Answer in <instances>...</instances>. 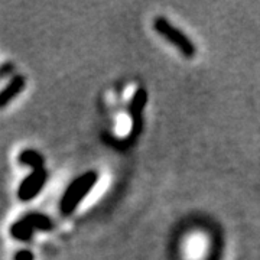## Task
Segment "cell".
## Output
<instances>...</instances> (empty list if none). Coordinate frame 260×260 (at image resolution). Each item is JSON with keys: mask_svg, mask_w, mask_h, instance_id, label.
Here are the masks:
<instances>
[{"mask_svg": "<svg viewBox=\"0 0 260 260\" xmlns=\"http://www.w3.org/2000/svg\"><path fill=\"white\" fill-rule=\"evenodd\" d=\"M97 179H99V175L95 171H88L78 178H75L61 197V201H59L61 214L70 215V214L74 213L77 207L83 203L85 195L90 194V191L94 188Z\"/></svg>", "mask_w": 260, "mask_h": 260, "instance_id": "cell-1", "label": "cell"}, {"mask_svg": "<svg viewBox=\"0 0 260 260\" xmlns=\"http://www.w3.org/2000/svg\"><path fill=\"white\" fill-rule=\"evenodd\" d=\"M153 29L158 32L164 39H167L168 42H171L178 51H181L182 54L188 58L195 55V45L194 42L186 37L185 34L174 26L168 19L165 18H155L153 19Z\"/></svg>", "mask_w": 260, "mask_h": 260, "instance_id": "cell-2", "label": "cell"}, {"mask_svg": "<svg viewBox=\"0 0 260 260\" xmlns=\"http://www.w3.org/2000/svg\"><path fill=\"white\" fill-rule=\"evenodd\" d=\"M48 179V172L42 168V169H37L32 171V174H29L28 177L25 178L18 189V197L20 201H30L37 197L42 188L45 185Z\"/></svg>", "mask_w": 260, "mask_h": 260, "instance_id": "cell-3", "label": "cell"}, {"mask_svg": "<svg viewBox=\"0 0 260 260\" xmlns=\"http://www.w3.org/2000/svg\"><path fill=\"white\" fill-rule=\"evenodd\" d=\"M25 77L22 75H16L10 80V83L0 91V109L6 107L13 99H16L19 94L23 91L25 88Z\"/></svg>", "mask_w": 260, "mask_h": 260, "instance_id": "cell-4", "label": "cell"}, {"mask_svg": "<svg viewBox=\"0 0 260 260\" xmlns=\"http://www.w3.org/2000/svg\"><path fill=\"white\" fill-rule=\"evenodd\" d=\"M19 164L25 167L32 168V171L42 169L44 168V156L37 152L35 149H25L19 153Z\"/></svg>", "mask_w": 260, "mask_h": 260, "instance_id": "cell-5", "label": "cell"}, {"mask_svg": "<svg viewBox=\"0 0 260 260\" xmlns=\"http://www.w3.org/2000/svg\"><path fill=\"white\" fill-rule=\"evenodd\" d=\"M34 233H35L34 227L23 217L15 224H12V227H10L12 237L16 239V240H20V242H28V240H30L32 236H34Z\"/></svg>", "mask_w": 260, "mask_h": 260, "instance_id": "cell-6", "label": "cell"}, {"mask_svg": "<svg viewBox=\"0 0 260 260\" xmlns=\"http://www.w3.org/2000/svg\"><path fill=\"white\" fill-rule=\"evenodd\" d=\"M23 218H25V220H26V221L34 227V230L49 232V230L54 227V224H52V221H51V218H49L48 215H44V214L30 213V214H26Z\"/></svg>", "mask_w": 260, "mask_h": 260, "instance_id": "cell-7", "label": "cell"}, {"mask_svg": "<svg viewBox=\"0 0 260 260\" xmlns=\"http://www.w3.org/2000/svg\"><path fill=\"white\" fill-rule=\"evenodd\" d=\"M146 102H148V93H146V90L139 88V90L136 91V94L133 95L132 102H130L129 110L130 114H132V117H138V116H140V113L143 112V109H145V106H146Z\"/></svg>", "mask_w": 260, "mask_h": 260, "instance_id": "cell-8", "label": "cell"}, {"mask_svg": "<svg viewBox=\"0 0 260 260\" xmlns=\"http://www.w3.org/2000/svg\"><path fill=\"white\" fill-rule=\"evenodd\" d=\"M13 70H15V65L12 64V62H5V64L0 65V80L6 78Z\"/></svg>", "mask_w": 260, "mask_h": 260, "instance_id": "cell-9", "label": "cell"}, {"mask_svg": "<svg viewBox=\"0 0 260 260\" xmlns=\"http://www.w3.org/2000/svg\"><path fill=\"white\" fill-rule=\"evenodd\" d=\"M15 260H34V254L29 250H20L16 253Z\"/></svg>", "mask_w": 260, "mask_h": 260, "instance_id": "cell-10", "label": "cell"}]
</instances>
